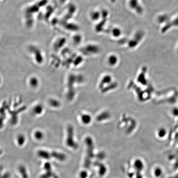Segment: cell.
<instances>
[{
  "instance_id": "cell-5",
  "label": "cell",
  "mask_w": 178,
  "mask_h": 178,
  "mask_svg": "<svg viewBox=\"0 0 178 178\" xmlns=\"http://www.w3.org/2000/svg\"><path fill=\"white\" fill-rule=\"evenodd\" d=\"M134 167L136 170L139 171V172L142 170L143 169L144 165L143 162L139 160H137L134 161Z\"/></svg>"
},
{
  "instance_id": "cell-11",
  "label": "cell",
  "mask_w": 178,
  "mask_h": 178,
  "mask_svg": "<svg viewBox=\"0 0 178 178\" xmlns=\"http://www.w3.org/2000/svg\"><path fill=\"white\" fill-rule=\"evenodd\" d=\"M82 119L83 120L84 123H89V121L90 122V117L87 115H85L83 117H82Z\"/></svg>"
},
{
  "instance_id": "cell-9",
  "label": "cell",
  "mask_w": 178,
  "mask_h": 178,
  "mask_svg": "<svg viewBox=\"0 0 178 178\" xmlns=\"http://www.w3.org/2000/svg\"><path fill=\"white\" fill-rule=\"evenodd\" d=\"M30 85L33 88H36L39 85V80L37 78L34 77H32L30 79Z\"/></svg>"
},
{
  "instance_id": "cell-2",
  "label": "cell",
  "mask_w": 178,
  "mask_h": 178,
  "mask_svg": "<svg viewBox=\"0 0 178 178\" xmlns=\"http://www.w3.org/2000/svg\"><path fill=\"white\" fill-rule=\"evenodd\" d=\"M51 157L52 158L60 161H64L66 158V156L65 154L57 151L51 152Z\"/></svg>"
},
{
  "instance_id": "cell-4",
  "label": "cell",
  "mask_w": 178,
  "mask_h": 178,
  "mask_svg": "<svg viewBox=\"0 0 178 178\" xmlns=\"http://www.w3.org/2000/svg\"><path fill=\"white\" fill-rule=\"evenodd\" d=\"M43 111V108L41 105H37L34 107L33 109V113L36 115H41Z\"/></svg>"
},
{
  "instance_id": "cell-12",
  "label": "cell",
  "mask_w": 178,
  "mask_h": 178,
  "mask_svg": "<svg viewBox=\"0 0 178 178\" xmlns=\"http://www.w3.org/2000/svg\"><path fill=\"white\" fill-rule=\"evenodd\" d=\"M87 173L85 171H82L80 173V178H86L87 177Z\"/></svg>"
},
{
  "instance_id": "cell-10",
  "label": "cell",
  "mask_w": 178,
  "mask_h": 178,
  "mask_svg": "<svg viewBox=\"0 0 178 178\" xmlns=\"http://www.w3.org/2000/svg\"><path fill=\"white\" fill-rule=\"evenodd\" d=\"M49 103L51 106L54 108H57L60 106V102L56 99H51L49 101Z\"/></svg>"
},
{
  "instance_id": "cell-1",
  "label": "cell",
  "mask_w": 178,
  "mask_h": 178,
  "mask_svg": "<svg viewBox=\"0 0 178 178\" xmlns=\"http://www.w3.org/2000/svg\"><path fill=\"white\" fill-rule=\"evenodd\" d=\"M37 154L40 158L44 160H49L52 158L51 153L44 150H39L38 151Z\"/></svg>"
},
{
  "instance_id": "cell-13",
  "label": "cell",
  "mask_w": 178,
  "mask_h": 178,
  "mask_svg": "<svg viewBox=\"0 0 178 178\" xmlns=\"http://www.w3.org/2000/svg\"><path fill=\"white\" fill-rule=\"evenodd\" d=\"M1 77H0V83H1Z\"/></svg>"
},
{
  "instance_id": "cell-14",
  "label": "cell",
  "mask_w": 178,
  "mask_h": 178,
  "mask_svg": "<svg viewBox=\"0 0 178 178\" xmlns=\"http://www.w3.org/2000/svg\"><path fill=\"white\" fill-rule=\"evenodd\" d=\"M2 153L1 151V150H0V154H1V153Z\"/></svg>"
},
{
  "instance_id": "cell-3",
  "label": "cell",
  "mask_w": 178,
  "mask_h": 178,
  "mask_svg": "<svg viewBox=\"0 0 178 178\" xmlns=\"http://www.w3.org/2000/svg\"><path fill=\"white\" fill-rule=\"evenodd\" d=\"M17 141L19 146H23L26 141L25 136L22 134H19L17 138Z\"/></svg>"
},
{
  "instance_id": "cell-8",
  "label": "cell",
  "mask_w": 178,
  "mask_h": 178,
  "mask_svg": "<svg viewBox=\"0 0 178 178\" xmlns=\"http://www.w3.org/2000/svg\"><path fill=\"white\" fill-rule=\"evenodd\" d=\"M19 171L23 178H28V175L26 169L24 166H22V165L19 166Z\"/></svg>"
},
{
  "instance_id": "cell-7",
  "label": "cell",
  "mask_w": 178,
  "mask_h": 178,
  "mask_svg": "<svg viewBox=\"0 0 178 178\" xmlns=\"http://www.w3.org/2000/svg\"><path fill=\"white\" fill-rule=\"evenodd\" d=\"M44 134L40 130H37L34 133V137L38 141H41L44 138Z\"/></svg>"
},
{
  "instance_id": "cell-6",
  "label": "cell",
  "mask_w": 178,
  "mask_h": 178,
  "mask_svg": "<svg viewBox=\"0 0 178 178\" xmlns=\"http://www.w3.org/2000/svg\"><path fill=\"white\" fill-rule=\"evenodd\" d=\"M167 134L166 129L164 128H159L157 131V135L160 138H163L166 136Z\"/></svg>"
}]
</instances>
